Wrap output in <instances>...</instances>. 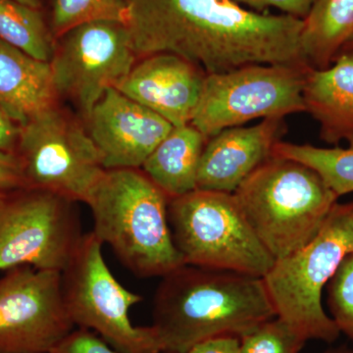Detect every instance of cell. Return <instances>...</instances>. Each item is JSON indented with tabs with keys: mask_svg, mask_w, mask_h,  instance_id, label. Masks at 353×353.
<instances>
[{
	"mask_svg": "<svg viewBox=\"0 0 353 353\" xmlns=\"http://www.w3.org/2000/svg\"><path fill=\"white\" fill-rule=\"evenodd\" d=\"M124 23L137 57L172 53L208 75L248 65L306 64L303 20L255 12L234 0H129Z\"/></svg>",
	"mask_w": 353,
	"mask_h": 353,
	"instance_id": "1",
	"label": "cell"
},
{
	"mask_svg": "<svg viewBox=\"0 0 353 353\" xmlns=\"http://www.w3.org/2000/svg\"><path fill=\"white\" fill-rule=\"evenodd\" d=\"M274 317L263 278L183 264L161 278L152 327L161 353H185L216 336L241 338Z\"/></svg>",
	"mask_w": 353,
	"mask_h": 353,
	"instance_id": "2",
	"label": "cell"
},
{
	"mask_svg": "<svg viewBox=\"0 0 353 353\" xmlns=\"http://www.w3.org/2000/svg\"><path fill=\"white\" fill-rule=\"evenodd\" d=\"M171 199L139 169H105L85 203L92 233L139 278L163 277L182 266L169 224Z\"/></svg>",
	"mask_w": 353,
	"mask_h": 353,
	"instance_id": "3",
	"label": "cell"
},
{
	"mask_svg": "<svg viewBox=\"0 0 353 353\" xmlns=\"http://www.w3.org/2000/svg\"><path fill=\"white\" fill-rule=\"evenodd\" d=\"M234 196L275 261L312 240L339 199L312 168L277 157L248 176Z\"/></svg>",
	"mask_w": 353,
	"mask_h": 353,
	"instance_id": "4",
	"label": "cell"
},
{
	"mask_svg": "<svg viewBox=\"0 0 353 353\" xmlns=\"http://www.w3.org/2000/svg\"><path fill=\"white\" fill-rule=\"evenodd\" d=\"M353 252V201L336 202L308 243L276 260L263 277L276 316L306 341L332 343L341 332L323 308L322 292L343 259Z\"/></svg>",
	"mask_w": 353,
	"mask_h": 353,
	"instance_id": "5",
	"label": "cell"
},
{
	"mask_svg": "<svg viewBox=\"0 0 353 353\" xmlns=\"http://www.w3.org/2000/svg\"><path fill=\"white\" fill-rule=\"evenodd\" d=\"M168 216L185 264L263 278L275 263L234 194L192 190L171 199Z\"/></svg>",
	"mask_w": 353,
	"mask_h": 353,
	"instance_id": "6",
	"label": "cell"
},
{
	"mask_svg": "<svg viewBox=\"0 0 353 353\" xmlns=\"http://www.w3.org/2000/svg\"><path fill=\"white\" fill-rule=\"evenodd\" d=\"M92 232L83 236L71 263L62 272V292L72 321L94 331L119 353H161L152 326L136 327L129 317L143 296L120 284Z\"/></svg>",
	"mask_w": 353,
	"mask_h": 353,
	"instance_id": "7",
	"label": "cell"
},
{
	"mask_svg": "<svg viewBox=\"0 0 353 353\" xmlns=\"http://www.w3.org/2000/svg\"><path fill=\"white\" fill-rule=\"evenodd\" d=\"M306 64H255L206 75L190 124L210 139L250 121L303 112Z\"/></svg>",
	"mask_w": 353,
	"mask_h": 353,
	"instance_id": "8",
	"label": "cell"
},
{
	"mask_svg": "<svg viewBox=\"0 0 353 353\" xmlns=\"http://www.w3.org/2000/svg\"><path fill=\"white\" fill-rule=\"evenodd\" d=\"M75 203L32 188L6 194L0 205V272L30 266L62 273L85 236Z\"/></svg>",
	"mask_w": 353,
	"mask_h": 353,
	"instance_id": "9",
	"label": "cell"
},
{
	"mask_svg": "<svg viewBox=\"0 0 353 353\" xmlns=\"http://www.w3.org/2000/svg\"><path fill=\"white\" fill-rule=\"evenodd\" d=\"M21 165L27 188L87 201L104 169L88 132L57 105L21 126Z\"/></svg>",
	"mask_w": 353,
	"mask_h": 353,
	"instance_id": "10",
	"label": "cell"
},
{
	"mask_svg": "<svg viewBox=\"0 0 353 353\" xmlns=\"http://www.w3.org/2000/svg\"><path fill=\"white\" fill-rule=\"evenodd\" d=\"M60 38L50 60L55 88L88 119L103 94L136 64L131 36L124 22L99 20L77 26Z\"/></svg>",
	"mask_w": 353,
	"mask_h": 353,
	"instance_id": "11",
	"label": "cell"
},
{
	"mask_svg": "<svg viewBox=\"0 0 353 353\" xmlns=\"http://www.w3.org/2000/svg\"><path fill=\"white\" fill-rule=\"evenodd\" d=\"M60 272L19 266L0 279V353H48L75 329Z\"/></svg>",
	"mask_w": 353,
	"mask_h": 353,
	"instance_id": "12",
	"label": "cell"
},
{
	"mask_svg": "<svg viewBox=\"0 0 353 353\" xmlns=\"http://www.w3.org/2000/svg\"><path fill=\"white\" fill-rule=\"evenodd\" d=\"M87 121L104 169L141 168L173 128L116 88H109Z\"/></svg>",
	"mask_w": 353,
	"mask_h": 353,
	"instance_id": "13",
	"label": "cell"
},
{
	"mask_svg": "<svg viewBox=\"0 0 353 353\" xmlns=\"http://www.w3.org/2000/svg\"><path fill=\"white\" fill-rule=\"evenodd\" d=\"M208 74L172 53L141 58L116 90L173 127L190 124Z\"/></svg>",
	"mask_w": 353,
	"mask_h": 353,
	"instance_id": "14",
	"label": "cell"
},
{
	"mask_svg": "<svg viewBox=\"0 0 353 353\" xmlns=\"http://www.w3.org/2000/svg\"><path fill=\"white\" fill-rule=\"evenodd\" d=\"M284 128V118H268L255 126L229 128L211 137L202 152L197 189L234 194L272 157Z\"/></svg>",
	"mask_w": 353,
	"mask_h": 353,
	"instance_id": "15",
	"label": "cell"
},
{
	"mask_svg": "<svg viewBox=\"0 0 353 353\" xmlns=\"http://www.w3.org/2000/svg\"><path fill=\"white\" fill-rule=\"evenodd\" d=\"M304 109L320 125V138L353 148V50L341 51L328 68L310 69L303 92Z\"/></svg>",
	"mask_w": 353,
	"mask_h": 353,
	"instance_id": "16",
	"label": "cell"
},
{
	"mask_svg": "<svg viewBox=\"0 0 353 353\" xmlns=\"http://www.w3.org/2000/svg\"><path fill=\"white\" fill-rule=\"evenodd\" d=\"M58 97L50 62L0 41V108L16 124L57 105Z\"/></svg>",
	"mask_w": 353,
	"mask_h": 353,
	"instance_id": "17",
	"label": "cell"
},
{
	"mask_svg": "<svg viewBox=\"0 0 353 353\" xmlns=\"http://www.w3.org/2000/svg\"><path fill=\"white\" fill-rule=\"evenodd\" d=\"M208 141L192 124L173 127L141 169L169 199L189 194L197 189L199 163Z\"/></svg>",
	"mask_w": 353,
	"mask_h": 353,
	"instance_id": "18",
	"label": "cell"
},
{
	"mask_svg": "<svg viewBox=\"0 0 353 353\" xmlns=\"http://www.w3.org/2000/svg\"><path fill=\"white\" fill-rule=\"evenodd\" d=\"M303 22L304 61L312 69L328 68L353 41V0H314Z\"/></svg>",
	"mask_w": 353,
	"mask_h": 353,
	"instance_id": "19",
	"label": "cell"
},
{
	"mask_svg": "<svg viewBox=\"0 0 353 353\" xmlns=\"http://www.w3.org/2000/svg\"><path fill=\"white\" fill-rule=\"evenodd\" d=\"M0 41L30 57L50 62L54 43L39 9L17 0H0Z\"/></svg>",
	"mask_w": 353,
	"mask_h": 353,
	"instance_id": "20",
	"label": "cell"
},
{
	"mask_svg": "<svg viewBox=\"0 0 353 353\" xmlns=\"http://www.w3.org/2000/svg\"><path fill=\"white\" fill-rule=\"evenodd\" d=\"M272 157L296 160L317 172L336 196L353 192V148H322L278 141Z\"/></svg>",
	"mask_w": 353,
	"mask_h": 353,
	"instance_id": "21",
	"label": "cell"
},
{
	"mask_svg": "<svg viewBox=\"0 0 353 353\" xmlns=\"http://www.w3.org/2000/svg\"><path fill=\"white\" fill-rule=\"evenodd\" d=\"M129 0H54L53 32L60 37L77 26L92 21L124 22Z\"/></svg>",
	"mask_w": 353,
	"mask_h": 353,
	"instance_id": "22",
	"label": "cell"
},
{
	"mask_svg": "<svg viewBox=\"0 0 353 353\" xmlns=\"http://www.w3.org/2000/svg\"><path fill=\"white\" fill-rule=\"evenodd\" d=\"M240 353H299L305 338L279 317L262 322L240 338Z\"/></svg>",
	"mask_w": 353,
	"mask_h": 353,
	"instance_id": "23",
	"label": "cell"
},
{
	"mask_svg": "<svg viewBox=\"0 0 353 353\" xmlns=\"http://www.w3.org/2000/svg\"><path fill=\"white\" fill-rule=\"evenodd\" d=\"M326 289L330 317L353 341V252L341 261Z\"/></svg>",
	"mask_w": 353,
	"mask_h": 353,
	"instance_id": "24",
	"label": "cell"
},
{
	"mask_svg": "<svg viewBox=\"0 0 353 353\" xmlns=\"http://www.w3.org/2000/svg\"><path fill=\"white\" fill-rule=\"evenodd\" d=\"M53 353H119L90 330H74Z\"/></svg>",
	"mask_w": 353,
	"mask_h": 353,
	"instance_id": "25",
	"label": "cell"
},
{
	"mask_svg": "<svg viewBox=\"0 0 353 353\" xmlns=\"http://www.w3.org/2000/svg\"><path fill=\"white\" fill-rule=\"evenodd\" d=\"M27 188L18 155L0 150V192H9Z\"/></svg>",
	"mask_w": 353,
	"mask_h": 353,
	"instance_id": "26",
	"label": "cell"
},
{
	"mask_svg": "<svg viewBox=\"0 0 353 353\" xmlns=\"http://www.w3.org/2000/svg\"><path fill=\"white\" fill-rule=\"evenodd\" d=\"M241 6L252 8L255 12L264 13L266 9L276 8L285 15L304 19L314 0H234Z\"/></svg>",
	"mask_w": 353,
	"mask_h": 353,
	"instance_id": "27",
	"label": "cell"
},
{
	"mask_svg": "<svg viewBox=\"0 0 353 353\" xmlns=\"http://www.w3.org/2000/svg\"><path fill=\"white\" fill-rule=\"evenodd\" d=\"M240 336H220L201 341L185 353H240Z\"/></svg>",
	"mask_w": 353,
	"mask_h": 353,
	"instance_id": "28",
	"label": "cell"
},
{
	"mask_svg": "<svg viewBox=\"0 0 353 353\" xmlns=\"http://www.w3.org/2000/svg\"><path fill=\"white\" fill-rule=\"evenodd\" d=\"M19 132L16 123L0 108V150L13 152L19 139Z\"/></svg>",
	"mask_w": 353,
	"mask_h": 353,
	"instance_id": "29",
	"label": "cell"
},
{
	"mask_svg": "<svg viewBox=\"0 0 353 353\" xmlns=\"http://www.w3.org/2000/svg\"><path fill=\"white\" fill-rule=\"evenodd\" d=\"M17 1L32 8L39 9L41 7V0H17Z\"/></svg>",
	"mask_w": 353,
	"mask_h": 353,
	"instance_id": "30",
	"label": "cell"
},
{
	"mask_svg": "<svg viewBox=\"0 0 353 353\" xmlns=\"http://www.w3.org/2000/svg\"><path fill=\"white\" fill-rule=\"evenodd\" d=\"M323 353H353V350L347 347H340L331 348V350H326Z\"/></svg>",
	"mask_w": 353,
	"mask_h": 353,
	"instance_id": "31",
	"label": "cell"
},
{
	"mask_svg": "<svg viewBox=\"0 0 353 353\" xmlns=\"http://www.w3.org/2000/svg\"><path fill=\"white\" fill-rule=\"evenodd\" d=\"M6 192H0V205H1L2 202L6 199Z\"/></svg>",
	"mask_w": 353,
	"mask_h": 353,
	"instance_id": "32",
	"label": "cell"
},
{
	"mask_svg": "<svg viewBox=\"0 0 353 353\" xmlns=\"http://www.w3.org/2000/svg\"><path fill=\"white\" fill-rule=\"evenodd\" d=\"M345 50H353V41H352V43L348 44V46H347V48H345Z\"/></svg>",
	"mask_w": 353,
	"mask_h": 353,
	"instance_id": "33",
	"label": "cell"
},
{
	"mask_svg": "<svg viewBox=\"0 0 353 353\" xmlns=\"http://www.w3.org/2000/svg\"><path fill=\"white\" fill-rule=\"evenodd\" d=\"M48 353H53V352H48Z\"/></svg>",
	"mask_w": 353,
	"mask_h": 353,
	"instance_id": "34",
	"label": "cell"
}]
</instances>
